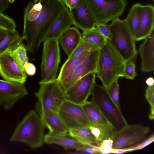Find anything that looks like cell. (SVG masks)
<instances>
[{"label": "cell", "instance_id": "obj_41", "mask_svg": "<svg viewBox=\"0 0 154 154\" xmlns=\"http://www.w3.org/2000/svg\"><path fill=\"white\" fill-rule=\"evenodd\" d=\"M8 34V30L0 28V43Z\"/></svg>", "mask_w": 154, "mask_h": 154}, {"label": "cell", "instance_id": "obj_26", "mask_svg": "<svg viewBox=\"0 0 154 154\" xmlns=\"http://www.w3.org/2000/svg\"><path fill=\"white\" fill-rule=\"evenodd\" d=\"M143 5L140 3L134 4L131 8L124 20L132 36L135 39Z\"/></svg>", "mask_w": 154, "mask_h": 154}, {"label": "cell", "instance_id": "obj_32", "mask_svg": "<svg viewBox=\"0 0 154 154\" xmlns=\"http://www.w3.org/2000/svg\"><path fill=\"white\" fill-rule=\"evenodd\" d=\"M146 99L150 106L149 117L151 120L154 119V85L148 86L145 91Z\"/></svg>", "mask_w": 154, "mask_h": 154}, {"label": "cell", "instance_id": "obj_6", "mask_svg": "<svg viewBox=\"0 0 154 154\" xmlns=\"http://www.w3.org/2000/svg\"><path fill=\"white\" fill-rule=\"evenodd\" d=\"M39 88L35 93L38 100L35 107L49 109L58 113L60 107L66 100L65 92L57 78L47 82H40Z\"/></svg>", "mask_w": 154, "mask_h": 154}, {"label": "cell", "instance_id": "obj_43", "mask_svg": "<svg viewBox=\"0 0 154 154\" xmlns=\"http://www.w3.org/2000/svg\"><path fill=\"white\" fill-rule=\"evenodd\" d=\"M8 1L11 3H13L14 1V0H8Z\"/></svg>", "mask_w": 154, "mask_h": 154}, {"label": "cell", "instance_id": "obj_14", "mask_svg": "<svg viewBox=\"0 0 154 154\" xmlns=\"http://www.w3.org/2000/svg\"><path fill=\"white\" fill-rule=\"evenodd\" d=\"M0 75L5 80L23 84L27 78L8 51L0 54Z\"/></svg>", "mask_w": 154, "mask_h": 154}, {"label": "cell", "instance_id": "obj_30", "mask_svg": "<svg viewBox=\"0 0 154 154\" xmlns=\"http://www.w3.org/2000/svg\"><path fill=\"white\" fill-rule=\"evenodd\" d=\"M109 96L117 107L121 109L119 100V85L117 80L113 81L106 89Z\"/></svg>", "mask_w": 154, "mask_h": 154}, {"label": "cell", "instance_id": "obj_23", "mask_svg": "<svg viewBox=\"0 0 154 154\" xmlns=\"http://www.w3.org/2000/svg\"><path fill=\"white\" fill-rule=\"evenodd\" d=\"M24 40L22 36L7 51L20 68L25 71L24 65L28 61L27 56V49L26 46L23 43Z\"/></svg>", "mask_w": 154, "mask_h": 154}, {"label": "cell", "instance_id": "obj_17", "mask_svg": "<svg viewBox=\"0 0 154 154\" xmlns=\"http://www.w3.org/2000/svg\"><path fill=\"white\" fill-rule=\"evenodd\" d=\"M154 8L152 5H143L135 40L144 39L154 30Z\"/></svg>", "mask_w": 154, "mask_h": 154}, {"label": "cell", "instance_id": "obj_31", "mask_svg": "<svg viewBox=\"0 0 154 154\" xmlns=\"http://www.w3.org/2000/svg\"><path fill=\"white\" fill-rule=\"evenodd\" d=\"M136 75L135 62L133 60L125 61L123 77L133 80L136 76Z\"/></svg>", "mask_w": 154, "mask_h": 154}, {"label": "cell", "instance_id": "obj_10", "mask_svg": "<svg viewBox=\"0 0 154 154\" xmlns=\"http://www.w3.org/2000/svg\"><path fill=\"white\" fill-rule=\"evenodd\" d=\"M58 114L68 131L91 125L82 106L67 100L62 105Z\"/></svg>", "mask_w": 154, "mask_h": 154}, {"label": "cell", "instance_id": "obj_42", "mask_svg": "<svg viewBox=\"0 0 154 154\" xmlns=\"http://www.w3.org/2000/svg\"><path fill=\"white\" fill-rule=\"evenodd\" d=\"M146 83L148 86L154 85V80L153 77H150L148 78L146 81Z\"/></svg>", "mask_w": 154, "mask_h": 154}, {"label": "cell", "instance_id": "obj_27", "mask_svg": "<svg viewBox=\"0 0 154 154\" xmlns=\"http://www.w3.org/2000/svg\"><path fill=\"white\" fill-rule=\"evenodd\" d=\"M82 39L92 42L96 45L99 49L105 45L107 40L100 32L96 26L91 30L83 32Z\"/></svg>", "mask_w": 154, "mask_h": 154}, {"label": "cell", "instance_id": "obj_25", "mask_svg": "<svg viewBox=\"0 0 154 154\" xmlns=\"http://www.w3.org/2000/svg\"><path fill=\"white\" fill-rule=\"evenodd\" d=\"M68 132L70 137L85 144L99 146L101 142L96 140L89 127L70 130Z\"/></svg>", "mask_w": 154, "mask_h": 154}, {"label": "cell", "instance_id": "obj_7", "mask_svg": "<svg viewBox=\"0 0 154 154\" xmlns=\"http://www.w3.org/2000/svg\"><path fill=\"white\" fill-rule=\"evenodd\" d=\"M96 25L106 24L119 18L127 5L126 0H86Z\"/></svg>", "mask_w": 154, "mask_h": 154}, {"label": "cell", "instance_id": "obj_21", "mask_svg": "<svg viewBox=\"0 0 154 154\" xmlns=\"http://www.w3.org/2000/svg\"><path fill=\"white\" fill-rule=\"evenodd\" d=\"M59 39L62 48L68 57L81 41L82 35L78 28L70 27L62 33Z\"/></svg>", "mask_w": 154, "mask_h": 154}, {"label": "cell", "instance_id": "obj_40", "mask_svg": "<svg viewBox=\"0 0 154 154\" xmlns=\"http://www.w3.org/2000/svg\"><path fill=\"white\" fill-rule=\"evenodd\" d=\"M9 3L8 0H0V12H2L8 8Z\"/></svg>", "mask_w": 154, "mask_h": 154}, {"label": "cell", "instance_id": "obj_5", "mask_svg": "<svg viewBox=\"0 0 154 154\" xmlns=\"http://www.w3.org/2000/svg\"><path fill=\"white\" fill-rule=\"evenodd\" d=\"M90 101L97 107L110 123L115 131L128 124L121 109L112 101L106 89L95 83L91 92Z\"/></svg>", "mask_w": 154, "mask_h": 154}, {"label": "cell", "instance_id": "obj_22", "mask_svg": "<svg viewBox=\"0 0 154 154\" xmlns=\"http://www.w3.org/2000/svg\"><path fill=\"white\" fill-rule=\"evenodd\" d=\"M67 135L49 132L44 135V142L49 144H56L66 148L75 149L78 151L88 145L81 143L75 139L68 137Z\"/></svg>", "mask_w": 154, "mask_h": 154}, {"label": "cell", "instance_id": "obj_28", "mask_svg": "<svg viewBox=\"0 0 154 154\" xmlns=\"http://www.w3.org/2000/svg\"><path fill=\"white\" fill-rule=\"evenodd\" d=\"M20 36L15 30L8 31V34L0 43V54L8 50L18 40Z\"/></svg>", "mask_w": 154, "mask_h": 154}, {"label": "cell", "instance_id": "obj_24", "mask_svg": "<svg viewBox=\"0 0 154 154\" xmlns=\"http://www.w3.org/2000/svg\"><path fill=\"white\" fill-rule=\"evenodd\" d=\"M92 50L86 51L78 56L67 59L61 68L57 79L59 81L64 79L86 58Z\"/></svg>", "mask_w": 154, "mask_h": 154}, {"label": "cell", "instance_id": "obj_39", "mask_svg": "<svg viewBox=\"0 0 154 154\" xmlns=\"http://www.w3.org/2000/svg\"><path fill=\"white\" fill-rule=\"evenodd\" d=\"M62 0L64 5L70 10L76 6L79 0Z\"/></svg>", "mask_w": 154, "mask_h": 154}, {"label": "cell", "instance_id": "obj_11", "mask_svg": "<svg viewBox=\"0 0 154 154\" xmlns=\"http://www.w3.org/2000/svg\"><path fill=\"white\" fill-rule=\"evenodd\" d=\"M95 72L90 73L76 82L65 92L66 100L82 105L91 94L95 83Z\"/></svg>", "mask_w": 154, "mask_h": 154}, {"label": "cell", "instance_id": "obj_8", "mask_svg": "<svg viewBox=\"0 0 154 154\" xmlns=\"http://www.w3.org/2000/svg\"><path fill=\"white\" fill-rule=\"evenodd\" d=\"M59 39L52 38L44 42L40 67L41 82H47L56 79L60 62Z\"/></svg>", "mask_w": 154, "mask_h": 154}, {"label": "cell", "instance_id": "obj_2", "mask_svg": "<svg viewBox=\"0 0 154 154\" xmlns=\"http://www.w3.org/2000/svg\"><path fill=\"white\" fill-rule=\"evenodd\" d=\"M125 61L107 39L105 45L99 50L95 74L107 88L114 81L123 77Z\"/></svg>", "mask_w": 154, "mask_h": 154}, {"label": "cell", "instance_id": "obj_33", "mask_svg": "<svg viewBox=\"0 0 154 154\" xmlns=\"http://www.w3.org/2000/svg\"><path fill=\"white\" fill-rule=\"evenodd\" d=\"M16 25L11 18L0 12V28L8 31L15 30Z\"/></svg>", "mask_w": 154, "mask_h": 154}, {"label": "cell", "instance_id": "obj_34", "mask_svg": "<svg viewBox=\"0 0 154 154\" xmlns=\"http://www.w3.org/2000/svg\"><path fill=\"white\" fill-rule=\"evenodd\" d=\"M89 128L96 140L99 142H101L106 139H111L105 132L99 128L91 125Z\"/></svg>", "mask_w": 154, "mask_h": 154}, {"label": "cell", "instance_id": "obj_37", "mask_svg": "<svg viewBox=\"0 0 154 154\" xmlns=\"http://www.w3.org/2000/svg\"><path fill=\"white\" fill-rule=\"evenodd\" d=\"M25 71L28 75L33 76L35 74L36 68L35 66L32 63L26 61L24 65Z\"/></svg>", "mask_w": 154, "mask_h": 154}, {"label": "cell", "instance_id": "obj_13", "mask_svg": "<svg viewBox=\"0 0 154 154\" xmlns=\"http://www.w3.org/2000/svg\"><path fill=\"white\" fill-rule=\"evenodd\" d=\"M99 49L92 51L86 58L72 71L64 79L59 81L65 92L76 82L87 74L95 72Z\"/></svg>", "mask_w": 154, "mask_h": 154}, {"label": "cell", "instance_id": "obj_1", "mask_svg": "<svg viewBox=\"0 0 154 154\" xmlns=\"http://www.w3.org/2000/svg\"><path fill=\"white\" fill-rule=\"evenodd\" d=\"M37 1L30 2L24 10L22 37L32 55L38 52L52 24L66 6L62 0Z\"/></svg>", "mask_w": 154, "mask_h": 154}, {"label": "cell", "instance_id": "obj_35", "mask_svg": "<svg viewBox=\"0 0 154 154\" xmlns=\"http://www.w3.org/2000/svg\"><path fill=\"white\" fill-rule=\"evenodd\" d=\"M154 140V135L153 133L146 139L139 144L127 148H126L127 152H131L141 149L152 143Z\"/></svg>", "mask_w": 154, "mask_h": 154}, {"label": "cell", "instance_id": "obj_18", "mask_svg": "<svg viewBox=\"0 0 154 154\" xmlns=\"http://www.w3.org/2000/svg\"><path fill=\"white\" fill-rule=\"evenodd\" d=\"M36 110L49 132L59 134L67 135V128L57 113L49 109L35 107Z\"/></svg>", "mask_w": 154, "mask_h": 154}, {"label": "cell", "instance_id": "obj_20", "mask_svg": "<svg viewBox=\"0 0 154 154\" xmlns=\"http://www.w3.org/2000/svg\"><path fill=\"white\" fill-rule=\"evenodd\" d=\"M72 25L73 22L69 9L66 6L51 26L45 40L59 39L62 33Z\"/></svg>", "mask_w": 154, "mask_h": 154}, {"label": "cell", "instance_id": "obj_29", "mask_svg": "<svg viewBox=\"0 0 154 154\" xmlns=\"http://www.w3.org/2000/svg\"><path fill=\"white\" fill-rule=\"evenodd\" d=\"M97 49H99L97 46L94 43L82 39L78 46L72 54L68 57L67 59L78 56L86 51Z\"/></svg>", "mask_w": 154, "mask_h": 154}, {"label": "cell", "instance_id": "obj_15", "mask_svg": "<svg viewBox=\"0 0 154 154\" xmlns=\"http://www.w3.org/2000/svg\"><path fill=\"white\" fill-rule=\"evenodd\" d=\"M69 10L73 25L83 32L91 30L96 26L86 0H79L76 6Z\"/></svg>", "mask_w": 154, "mask_h": 154}, {"label": "cell", "instance_id": "obj_38", "mask_svg": "<svg viewBox=\"0 0 154 154\" xmlns=\"http://www.w3.org/2000/svg\"><path fill=\"white\" fill-rule=\"evenodd\" d=\"M113 141L111 139H106L102 141L99 147L104 148L112 149Z\"/></svg>", "mask_w": 154, "mask_h": 154}, {"label": "cell", "instance_id": "obj_12", "mask_svg": "<svg viewBox=\"0 0 154 154\" xmlns=\"http://www.w3.org/2000/svg\"><path fill=\"white\" fill-rule=\"evenodd\" d=\"M24 84L0 79V106L11 110L18 101L26 96L28 92Z\"/></svg>", "mask_w": 154, "mask_h": 154}, {"label": "cell", "instance_id": "obj_16", "mask_svg": "<svg viewBox=\"0 0 154 154\" xmlns=\"http://www.w3.org/2000/svg\"><path fill=\"white\" fill-rule=\"evenodd\" d=\"M82 106L91 125L102 129L111 138L115 131L98 108L91 101H88Z\"/></svg>", "mask_w": 154, "mask_h": 154}, {"label": "cell", "instance_id": "obj_19", "mask_svg": "<svg viewBox=\"0 0 154 154\" xmlns=\"http://www.w3.org/2000/svg\"><path fill=\"white\" fill-rule=\"evenodd\" d=\"M139 46L138 51L142 59V71L149 72L154 69V32L151 33Z\"/></svg>", "mask_w": 154, "mask_h": 154}, {"label": "cell", "instance_id": "obj_36", "mask_svg": "<svg viewBox=\"0 0 154 154\" xmlns=\"http://www.w3.org/2000/svg\"><path fill=\"white\" fill-rule=\"evenodd\" d=\"M96 26L98 28L100 32L105 38L110 41L112 39V34L106 27V24H97Z\"/></svg>", "mask_w": 154, "mask_h": 154}, {"label": "cell", "instance_id": "obj_4", "mask_svg": "<svg viewBox=\"0 0 154 154\" xmlns=\"http://www.w3.org/2000/svg\"><path fill=\"white\" fill-rule=\"evenodd\" d=\"M106 26L112 35V39L109 41L125 60L135 59L137 53L135 40L124 20L118 18L112 20L110 24H106Z\"/></svg>", "mask_w": 154, "mask_h": 154}, {"label": "cell", "instance_id": "obj_9", "mask_svg": "<svg viewBox=\"0 0 154 154\" xmlns=\"http://www.w3.org/2000/svg\"><path fill=\"white\" fill-rule=\"evenodd\" d=\"M150 130L148 126L128 124L113 133L111 138L112 149H120L136 145L148 138Z\"/></svg>", "mask_w": 154, "mask_h": 154}, {"label": "cell", "instance_id": "obj_3", "mask_svg": "<svg viewBox=\"0 0 154 154\" xmlns=\"http://www.w3.org/2000/svg\"><path fill=\"white\" fill-rule=\"evenodd\" d=\"M45 127L37 112L31 110L17 125L9 140L25 143L32 149L41 147Z\"/></svg>", "mask_w": 154, "mask_h": 154}]
</instances>
